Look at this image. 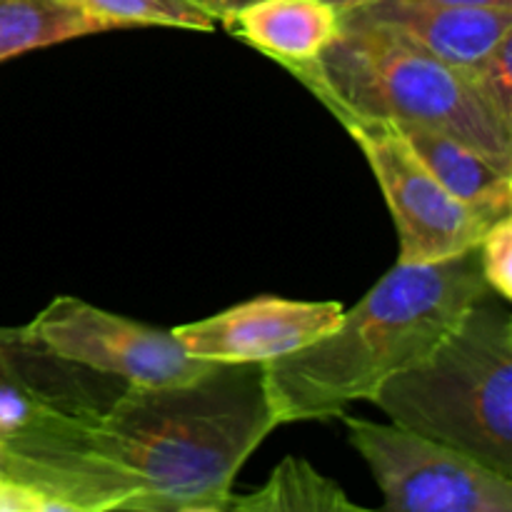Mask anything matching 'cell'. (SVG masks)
Returning a JSON list of instances; mask_svg holds the SVG:
<instances>
[{
    "label": "cell",
    "mask_w": 512,
    "mask_h": 512,
    "mask_svg": "<svg viewBox=\"0 0 512 512\" xmlns=\"http://www.w3.org/2000/svg\"><path fill=\"white\" fill-rule=\"evenodd\" d=\"M275 428L263 365H218L188 385H125L108 403H40L0 438V475L80 512L225 510Z\"/></svg>",
    "instance_id": "6da1fadb"
},
{
    "label": "cell",
    "mask_w": 512,
    "mask_h": 512,
    "mask_svg": "<svg viewBox=\"0 0 512 512\" xmlns=\"http://www.w3.org/2000/svg\"><path fill=\"white\" fill-rule=\"evenodd\" d=\"M488 293L478 248L438 263H398L333 333L263 365L275 425L330 420L433 353Z\"/></svg>",
    "instance_id": "7a4b0ae2"
},
{
    "label": "cell",
    "mask_w": 512,
    "mask_h": 512,
    "mask_svg": "<svg viewBox=\"0 0 512 512\" xmlns=\"http://www.w3.org/2000/svg\"><path fill=\"white\" fill-rule=\"evenodd\" d=\"M290 73L333 115L440 130L512 175V128L483 103L463 70L388 25L340 15L338 35L323 55Z\"/></svg>",
    "instance_id": "3957f363"
},
{
    "label": "cell",
    "mask_w": 512,
    "mask_h": 512,
    "mask_svg": "<svg viewBox=\"0 0 512 512\" xmlns=\"http://www.w3.org/2000/svg\"><path fill=\"white\" fill-rule=\"evenodd\" d=\"M390 423L512 478V315L485 293L438 348L370 398Z\"/></svg>",
    "instance_id": "277c9868"
},
{
    "label": "cell",
    "mask_w": 512,
    "mask_h": 512,
    "mask_svg": "<svg viewBox=\"0 0 512 512\" xmlns=\"http://www.w3.org/2000/svg\"><path fill=\"white\" fill-rule=\"evenodd\" d=\"M340 418L383 493L378 512H512V478L393 423Z\"/></svg>",
    "instance_id": "5b68a950"
},
{
    "label": "cell",
    "mask_w": 512,
    "mask_h": 512,
    "mask_svg": "<svg viewBox=\"0 0 512 512\" xmlns=\"http://www.w3.org/2000/svg\"><path fill=\"white\" fill-rule=\"evenodd\" d=\"M23 335L63 363L143 388L195 383L223 365L188 355L170 330L140 325L73 295L55 298L23 325Z\"/></svg>",
    "instance_id": "8992f818"
},
{
    "label": "cell",
    "mask_w": 512,
    "mask_h": 512,
    "mask_svg": "<svg viewBox=\"0 0 512 512\" xmlns=\"http://www.w3.org/2000/svg\"><path fill=\"white\" fill-rule=\"evenodd\" d=\"M378 180L400 238L398 263L420 265L475 250L495 218L450 195L428 173L393 123L335 115Z\"/></svg>",
    "instance_id": "52a82bcc"
},
{
    "label": "cell",
    "mask_w": 512,
    "mask_h": 512,
    "mask_svg": "<svg viewBox=\"0 0 512 512\" xmlns=\"http://www.w3.org/2000/svg\"><path fill=\"white\" fill-rule=\"evenodd\" d=\"M343 320L340 303L260 298L170 330L188 355L223 365H265L288 358L333 333Z\"/></svg>",
    "instance_id": "ba28073f"
},
{
    "label": "cell",
    "mask_w": 512,
    "mask_h": 512,
    "mask_svg": "<svg viewBox=\"0 0 512 512\" xmlns=\"http://www.w3.org/2000/svg\"><path fill=\"white\" fill-rule=\"evenodd\" d=\"M355 13L388 25L463 73H470L512 33V10L508 8H438L378 0Z\"/></svg>",
    "instance_id": "9c48e42d"
},
{
    "label": "cell",
    "mask_w": 512,
    "mask_h": 512,
    "mask_svg": "<svg viewBox=\"0 0 512 512\" xmlns=\"http://www.w3.org/2000/svg\"><path fill=\"white\" fill-rule=\"evenodd\" d=\"M225 28L290 70L323 55L338 35L340 15L323 0H258L230 15Z\"/></svg>",
    "instance_id": "30bf717a"
},
{
    "label": "cell",
    "mask_w": 512,
    "mask_h": 512,
    "mask_svg": "<svg viewBox=\"0 0 512 512\" xmlns=\"http://www.w3.org/2000/svg\"><path fill=\"white\" fill-rule=\"evenodd\" d=\"M428 173L460 203L500 220L512 215V175L470 145L423 125L393 123Z\"/></svg>",
    "instance_id": "8fae6325"
},
{
    "label": "cell",
    "mask_w": 512,
    "mask_h": 512,
    "mask_svg": "<svg viewBox=\"0 0 512 512\" xmlns=\"http://www.w3.org/2000/svg\"><path fill=\"white\" fill-rule=\"evenodd\" d=\"M230 512H378L353 503L335 480L298 455L280 460L258 490L230 498Z\"/></svg>",
    "instance_id": "7c38bea8"
},
{
    "label": "cell",
    "mask_w": 512,
    "mask_h": 512,
    "mask_svg": "<svg viewBox=\"0 0 512 512\" xmlns=\"http://www.w3.org/2000/svg\"><path fill=\"white\" fill-rule=\"evenodd\" d=\"M103 30L108 25L65 0H0V63Z\"/></svg>",
    "instance_id": "4fadbf2b"
},
{
    "label": "cell",
    "mask_w": 512,
    "mask_h": 512,
    "mask_svg": "<svg viewBox=\"0 0 512 512\" xmlns=\"http://www.w3.org/2000/svg\"><path fill=\"white\" fill-rule=\"evenodd\" d=\"M80 368L43 353L25 340L23 328H0V383L33 385L65 403H100L78 385Z\"/></svg>",
    "instance_id": "5bb4252c"
},
{
    "label": "cell",
    "mask_w": 512,
    "mask_h": 512,
    "mask_svg": "<svg viewBox=\"0 0 512 512\" xmlns=\"http://www.w3.org/2000/svg\"><path fill=\"white\" fill-rule=\"evenodd\" d=\"M110 28L168 25V28L215 30V20L190 0H65Z\"/></svg>",
    "instance_id": "9a60e30c"
},
{
    "label": "cell",
    "mask_w": 512,
    "mask_h": 512,
    "mask_svg": "<svg viewBox=\"0 0 512 512\" xmlns=\"http://www.w3.org/2000/svg\"><path fill=\"white\" fill-rule=\"evenodd\" d=\"M483 103L512 128V33L500 40L470 73H465Z\"/></svg>",
    "instance_id": "2e32d148"
},
{
    "label": "cell",
    "mask_w": 512,
    "mask_h": 512,
    "mask_svg": "<svg viewBox=\"0 0 512 512\" xmlns=\"http://www.w3.org/2000/svg\"><path fill=\"white\" fill-rule=\"evenodd\" d=\"M480 273L490 293L512 298V215L495 220L478 245Z\"/></svg>",
    "instance_id": "e0dca14e"
},
{
    "label": "cell",
    "mask_w": 512,
    "mask_h": 512,
    "mask_svg": "<svg viewBox=\"0 0 512 512\" xmlns=\"http://www.w3.org/2000/svg\"><path fill=\"white\" fill-rule=\"evenodd\" d=\"M40 498L28 485H20L0 475V512H40Z\"/></svg>",
    "instance_id": "ac0fdd59"
},
{
    "label": "cell",
    "mask_w": 512,
    "mask_h": 512,
    "mask_svg": "<svg viewBox=\"0 0 512 512\" xmlns=\"http://www.w3.org/2000/svg\"><path fill=\"white\" fill-rule=\"evenodd\" d=\"M193 5H198L203 13H208L210 18L218 23V20H228L230 15L240 13L243 8H248V5L258 3V0H190Z\"/></svg>",
    "instance_id": "d6986e66"
},
{
    "label": "cell",
    "mask_w": 512,
    "mask_h": 512,
    "mask_svg": "<svg viewBox=\"0 0 512 512\" xmlns=\"http://www.w3.org/2000/svg\"><path fill=\"white\" fill-rule=\"evenodd\" d=\"M408 5H438V8H508L512 0H398Z\"/></svg>",
    "instance_id": "ffe728a7"
},
{
    "label": "cell",
    "mask_w": 512,
    "mask_h": 512,
    "mask_svg": "<svg viewBox=\"0 0 512 512\" xmlns=\"http://www.w3.org/2000/svg\"><path fill=\"white\" fill-rule=\"evenodd\" d=\"M323 3L330 5V8H333L338 15H348V13H355V10H360V8H368V5L378 3V0H323Z\"/></svg>",
    "instance_id": "44dd1931"
},
{
    "label": "cell",
    "mask_w": 512,
    "mask_h": 512,
    "mask_svg": "<svg viewBox=\"0 0 512 512\" xmlns=\"http://www.w3.org/2000/svg\"><path fill=\"white\" fill-rule=\"evenodd\" d=\"M40 512H80L73 505L63 503V500H55V498H40Z\"/></svg>",
    "instance_id": "7402d4cb"
},
{
    "label": "cell",
    "mask_w": 512,
    "mask_h": 512,
    "mask_svg": "<svg viewBox=\"0 0 512 512\" xmlns=\"http://www.w3.org/2000/svg\"><path fill=\"white\" fill-rule=\"evenodd\" d=\"M178 512H225V510L208 508V505H198V508H185V510H178Z\"/></svg>",
    "instance_id": "603a6c76"
}]
</instances>
